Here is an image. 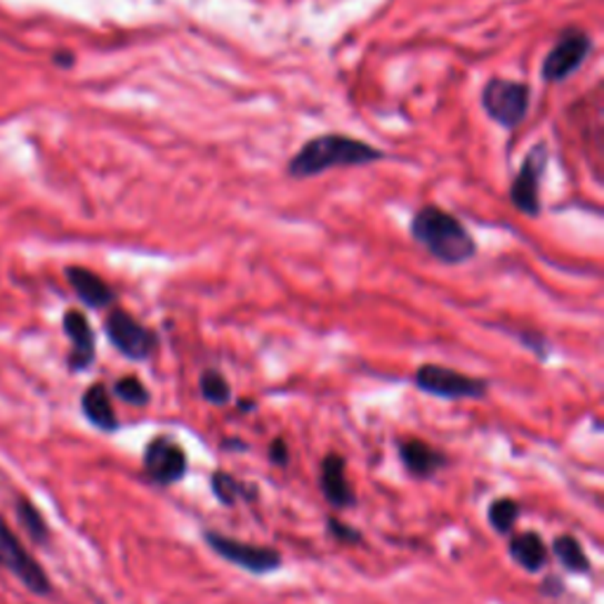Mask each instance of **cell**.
Returning a JSON list of instances; mask_svg holds the SVG:
<instances>
[{"mask_svg": "<svg viewBox=\"0 0 604 604\" xmlns=\"http://www.w3.org/2000/svg\"><path fill=\"white\" fill-rule=\"evenodd\" d=\"M385 154L373 144L343 132H326L302 144L289 161V175L295 180L316 178L331 168H362L383 161Z\"/></svg>", "mask_w": 604, "mask_h": 604, "instance_id": "6da1fadb", "label": "cell"}, {"mask_svg": "<svg viewBox=\"0 0 604 604\" xmlns=\"http://www.w3.org/2000/svg\"><path fill=\"white\" fill-rule=\"evenodd\" d=\"M411 236L415 243L444 264H463L475 258L477 243L465 224L442 211L440 205H423L411 220Z\"/></svg>", "mask_w": 604, "mask_h": 604, "instance_id": "7a4b0ae2", "label": "cell"}, {"mask_svg": "<svg viewBox=\"0 0 604 604\" xmlns=\"http://www.w3.org/2000/svg\"><path fill=\"white\" fill-rule=\"evenodd\" d=\"M0 570L14 576L36 597L52 595V581L46 566L33 557L3 515H0Z\"/></svg>", "mask_w": 604, "mask_h": 604, "instance_id": "3957f363", "label": "cell"}, {"mask_svg": "<svg viewBox=\"0 0 604 604\" xmlns=\"http://www.w3.org/2000/svg\"><path fill=\"white\" fill-rule=\"evenodd\" d=\"M482 109L486 117L505 130H515L526 121L532 107V90L522 81H510L494 76L482 88Z\"/></svg>", "mask_w": 604, "mask_h": 604, "instance_id": "277c9868", "label": "cell"}, {"mask_svg": "<svg viewBox=\"0 0 604 604\" xmlns=\"http://www.w3.org/2000/svg\"><path fill=\"white\" fill-rule=\"evenodd\" d=\"M413 381L421 392L440 396V400H449V402L484 400V396L489 394V383L484 381V378L467 375L440 364H423L419 371H415Z\"/></svg>", "mask_w": 604, "mask_h": 604, "instance_id": "5b68a950", "label": "cell"}, {"mask_svg": "<svg viewBox=\"0 0 604 604\" xmlns=\"http://www.w3.org/2000/svg\"><path fill=\"white\" fill-rule=\"evenodd\" d=\"M593 52V38L581 29H566L560 33L553 50L543 57L541 79L545 83H564L585 64Z\"/></svg>", "mask_w": 604, "mask_h": 604, "instance_id": "8992f818", "label": "cell"}, {"mask_svg": "<svg viewBox=\"0 0 604 604\" xmlns=\"http://www.w3.org/2000/svg\"><path fill=\"white\" fill-rule=\"evenodd\" d=\"M203 541L205 545H211L224 562L236 564L241 570L255 576H268L281 566V553L270 545L243 543L218 532H203Z\"/></svg>", "mask_w": 604, "mask_h": 604, "instance_id": "52a82bcc", "label": "cell"}, {"mask_svg": "<svg viewBox=\"0 0 604 604\" xmlns=\"http://www.w3.org/2000/svg\"><path fill=\"white\" fill-rule=\"evenodd\" d=\"M104 333L109 343L130 362H147L154 354L159 338L125 310H111L104 319Z\"/></svg>", "mask_w": 604, "mask_h": 604, "instance_id": "ba28073f", "label": "cell"}, {"mask_svg": "<svg viewBox=\"0 0 604 604\" xmlns=\"http://www.w3.org/2000/svg\"><path fill=\"white\" fill-rule=\"evenodd\" d=\"M547 168V147L536 144L528 154L524 157L517 175L510 184V201L517 208L520 213L536 218L541 213V180Z\"/></svg>", "mask_w": 604, "mask_h": 604, "instance_id": "9c48e42d", "label": "cell"}, {"mask_svg": "<svg viewBox=\"0 0 604 604\" xmlns=\"http://www.w3.org/2000/svg\"><path fill=\"white\" fill-rule=\"evenodd\" d=\"M184 449L170 437H154L144 449V472L157 484H178L187 477Z\"/></svg>", "mask_w": 604, "mask_h": 604, "instance_id": "30bf717a", "label": "cell"}, {"mask_svg": "<svg viewBox=\"0 0 604 604\" xmlns=\"http://www.w3.org/2000/svg\"><path fill=\"white\" fill-rule=\"evenodd\" d=\"M62 331L71 345L67 369L71 373H85L98 359V338H94L90 319L81 310H67L62 316Z\"/></svg>", "mask_w": 604, "mask_h": 604, "instance_id": "8fae6325", "label": "cell"}, {"mask_svg": "<svg viewBox=\"0 0 604 604\" xmlns=\"http://www.w3.org/2000/svg\"><path fill=\"white\" fill-rule=\"evenodd\" d=\"M64 276L76 298H79L88 310H109L113 302H117V293H113L109 283L92 270L81 268V264H69L64 270Z\"/></svg>", "mask_w": 604, "mask_h": 604, "instance_id": "7c38bea8", "label": "cell"}, {"mask_svg": "<svg viewBox=\"0 0 604 604\" xmlns=\"http://www.w3.org/2000/svg\"><path fill=\"white\" fill-rule=\"evenodd\" d=\"M319 486L321 494L326 496V501L333 507H352L356 496L348 482V465L345 459L338 456V453H329V456L321 461V475H319Z\"/></svg>", "mask_w": 604, "mask_h": 604, "instance_id": "4fadbf2b", "label": "cell"}, {"mask_svg": "<svg viewBox=\"0 0 604 604\" xmlns=\"http://www.w3.org/2000/svg\"><path fill=\"white\" fill-rule=\"evenodd\" d=\"M400 459H402L404 467L411 472V475L419 477V480H430L432 475H437V472L449 463L440 449L430 446L423 440L402 442L400 444Z\"/></svg>", "mask_w": 604, "mask_h": 604, "instance_id": "5bb4252c", "label": "cell"}, {"mask_svg": "<svg viewBox=\"0 0 604 604\" xmlns=\"http://www.w3.org/2000/svg\"><path fill=\"white\" fill-rule=\"evenodd\" d=\"M81 411L85 415V421L100 432H117L121 427L119 423V415L117 411H113V404H111V396H109V390L104 383H92L83 396H81Z\"/></svg>", "mask_w": 604, "mask_h": 604, "instance_id": "9a60e30c", "label": "cell"}, {"mask_svg": "<svg viewBox=\"0 0 604 604\" xmlns=\"http://www.w3.org/2000/svg\"><path fill=\"white\" fill-rule=\"evenodd\" d=\"M507 553L528 574L543 572V566L547 564V545L536 532H524L510 538Z\"/></svg>", "mask_w": 604, "mask_h": 604, "instance_id": "2e32d148", "label": "cell"}, {"mask_svg": "<svg viewBox=\"0 0 604 604\" xmlns=\"http://www.w3.org/2000/svg\"><path fill=\"white\" fill-rule=\"evenodd\" d=\"M14 517L19 522V526L24 528V534L29 536V541L33 545H48L50 543V524L46 520V515L41 513V507H38L31 499L22 496L14 501Z\"/></svg>", "mask_w": 604, "mask_h": 604, "instance_id": "e0dca14e", "label": "cell"}, {"mask_svg": "<svg viewBox=\"0 0 604 604\" xmlns=\"http://www.w3.org/2000/svg\"><path fill=\"white\" fill-rule=\"evenodd\" d=\"M553 553L570 574H591L593 572V564H591L588 555H585L583 545L572 534L557 536L553 543Z\"/></svg>", "mask_w": 604, "mask_h": 604, "instance_id": "ac0fdd59", "label": "cell"}, {"mask_svg": "<svg viewBox=\"0 0 604 604\" xmlns=\"http://www.w3.org/2000/svg\"><path fill=\"white\" fill-rule=\"evenodd\" d=\"M211 489H213V496L222 505H234L239 499L253 501L258 496V489L253 484H241L234 475H230V472H224V470L213 472Z\"/></svg>", "mask_w": 604, "mask_h": 604, "instance_id": "d6986e66", "label": "cell"}, {"mask_svg": "<svg viewBox=\"0 0 604 604\" xmlns=\"http://www.w3.org/2000/svg\"><path fill=\"white\" fill-rule=\"evenodd\" d=\"M520 513H522V507L515 499H496L494 503L489 505V524L496 528L499 534H510L515 528L517 520H520Z\"/></svg>", "mask_w": 604, "mask_h": 604, "instance_id": "ffe728a7", "label": "cell"}, {"mask_svg": "<svg viewBox=\"0 0 604 604\" xmlns=\"http://www.w3.org/2000/svg\"><path fill=\"white\" fill-rule=\"evenodd\" d=\"M199 387H201V396L208 404L224 406L232 400L230 383H226V378L218 369H205L199 378Z\"/></svg>", "mask_w": 604, "mask_h": 604, "instance_id": "44dd1931", "label": "cell"}, {"mask_svg": "<svg viewBox=\"0 0 604 604\" xmlns=\"http://www.w3.org/2000/svg\"><path fill=\"white\" fill-rule=\"evenodd\" d=\"M113 394H117L121 402H125L130 406H147L149 400H151L149 390L144 387V383L140 381L138 375L119 378V381L113 383Z\"/></svg>", "mask_w": 604, "mask_h": 604, "instance_id": "7402d4cb", "label": "cell"}, {"mask_svg": "<svg viewBox=\"0 0 604 604\" xmlns=\"http://www.w3.org/2000/svg\"><path fill=\"white\" fill-rule=\"evenodd\" d=\"M326 528H329V534H331L335 541H340V543H348V545L362 543V534H359L354 526H350V524H345V522H340V520H335V517L329 520Z\"/></svg>", "mask_w": 604, "mask_h": 604, "instance_id": "603a6c76", "label": "cell"}, {"mask_svg": "<svg viewBox=\"0 0 604 604\" xmlns=\"http://www.w3.org/2000/svg\"><path fill=\"white\" fill-rule=\"evenodd\" d=\"M270 459L274 465L286 467L289 465V444L283 440H274L270 446Z\"/></svg>", "mask_w": 604, "mask_h": 604, "instance_id": "cb8c5ba5", "label": "cell"}, {"mask_svg": "<svg viewBox=\"0 0 604 604\" xmlns=\"http://www.w3.org/2000/svg\"><path fill=\"white\" fill-rule=\"evenodd\" d=\"M543 593H547V595H551V597H557V595H562V591H564V585H562V581L560 578H547L545 583H543V588H541Z\"/></svg>", "mask_w": 604, "mask_h": 604, "instance_id": "d4e9b609", "label": "cell"}, {"mask_svg": "<svg viewBox=\"0 0 604 604\" xmlns=\"http://www.w3.org/2000/svg\"><path fill=\"white\" fill-rule=\"evenodd\" d=\"M73 54L71 52H54V64H60V67H73Z\"/></svg>", "mask_w": 604, "mask_h": 604, "instance_id": "484cf974", "label": "cell"}]
</instances>
